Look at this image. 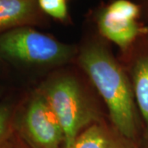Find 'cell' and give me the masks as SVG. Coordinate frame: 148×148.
<instances>
[{
	"instance_id": "1",
	"label": "cell",
	"mask_w": 148,
	"mask_h": 148,
	"mask_svg": "<svg viewBox=\"0 0 148 148\" xmlns=\"http://www.w3.org/2000/svg\"><path fill=\"white\" fill-rule=\"evenodd\" d=\"M78 62L106 104L113 127L138 144L140 122L132 82L120 64L97 42L82 49Z\"/></svg>"
},
{
	"instance_id": "2",
	"label": "cell",
	"mask_w": 148,
	"mask_h": 148,
	"mask_svg": "<svg viewBox=\"0 0 148 148\" xmlns=\"http://www.w3.org/2000/svg\"><path fill=\"white\" fill-rule=\"evenodd\" d=\"M39 90L62 127L64 147H68L86 128L101 122L95 106L75 77L60 74L45 82Z\"/></svg>"
},
{
	"instance_id": "3",
	"label": "cell",
	"mask_w": 148,
	"mask_h": 148,
	"mask_svg": "<svg viewBox=\"0 0 148 148\" xmlns=\"http://www.w3.org/2000/svg\"><path fill=\"white\" fill-rule=\"evenodd\" d=\"M76 49L53 37L24 27L0 34V59L16 65L53 67L66 64Z\"/></svg>"
},
{
	"instance_id": "4",
	"label": "cell",
	"mask_w": 148,
	"mask_h": 148,
	"mask_svg": "<svg viewBox=\"0 0 148 148\" xmlns=\"http://www.w3.org/2000/svg\"><path fill=\"white\" fill-rule=\"evenodd\" d=\"M14 130L29 148H63L64 135L54 113L36 90L16 107Z\"/></svg>"
},
{
	"instance_id": "5",
	"label": "cell",
	"mask_w": 148,
	"mask_h": 148,
	"mask_svg": "<svg viewBox=\"0 0 148 148\" xmlns=\"http://www.w3.org/2000/svg\"><path fill=\"white\" fill-rule=\"evenodd\" d=\"M97 25L101 35L123 50L127 49L138 36L148 30V28L142 27L138 21L120 16L107 7L99 12Z\"/></svg>"
},
{
	"instance_id": "6",
	"label": "cell",
	"mask_w": 148,
	"mask_h": 148,
	"mask_svg": "<svg viewBox=\"0 0 148 148\" xmlns=\"http://www.w3.org/2000/svg\"><path fill=\"white\" fill-rule=\"evenodd\" d=\"M42 16L38 1L0 0V34L38 24Z\"/></svg>"
},
{
	"instance_id": "7",
	"label": "cell",
	"mask_w": 148,
	"mask_h": 148,
	"mask_svg": "<svg viewBox=\"0 0 148 148\" xmlns=\"http://www.w3.org/2000/svg\"><path fill=\"white\" fill-rule=\"evenodd\" d=\"M64 148H139L114 127L99 122L86 128L69 147Z\"/></svg>"
},
{
	"instance_id": "8",
	"label": "cell",
	"mask_w": 148,
	"mask_h": 148,
	"mask_svg": "<svg viewBox=\"0 0 148 148\" xmlns=\"http://www.w3.org/2000/svg\"><path fill=\"white\" fill-rule=\"evenodd\" d=\"M131 76L136 105L145 125L143 142L139 148H148V54L137 58L132 65Z\"/></svg>"
},
{
	"instance_id": "9",
	"label": "cell",
	"mask_w": 148,
	"mask_h": 148,
	"mask_svg": "<svg viewBox=\"0 0 148 148\" xmlns=\"http://www.w3.org/2000/svg\"><path fill=\"white\" fill-rule=\"evenodd\" d=\"M16 107L11 101L0 102V148H3L15 134L14 116Z\"/></svg>"
},
{
	"instance_id": "10",
	"label": "cell",
	"mask_w": 148,
	"mask_h": 148,
	"mask_svg": "<svg viewBox=\"0 0 148 148\" xmlns=\"http://www.w3.org/2000/svg\"><path fill=\"white\" fill-rule=\"evenodd\" d=\"M39 7L43 13L60 21L69 17L68 3L65 0H39Z\"/></svg>"
},
{
	"instance_id": "11",
	"label": "cell",
	"mask_w": 148,
	"mask_h": 148,
	"mask_svg": "<svg viewBox=\"0 0 148 148\" xmlns=\"http://www.w3.org/2000/svg\"><path fill=\"white\" fill-rule=\"evenodd\" d=\"M107 7L112 12L133 21H138L141 13L140 6L127 0H117Z\"/></svg>"
},
{
	"instance_id": "12",
	"label": "cell",
	"mask_w": 148,
	"mask_h": 148,
	"mask_svg": "<svg viewBox=\"0 0 148 148\" xmlns=\"http://www.w3.org/2000/svg\"><path fill=\"white\" fill-rule=\"evenodd\" d=\"M3 148H29L26 144L21 141L20 138L17 137L16 133L13 135V137L11 138L10 141L7 143Z\"/></svg>"
},
{
	"instance_id": "13",
	"label": "cell",
	"mask_w": 148,
	"mask_h": 148,
	"mask_svg": "<svg viewBox=\"0 0 148 148\" xmlns=\"http://www.w3.org/2000/svg\"><path fill=\"white\" fill-rule=\"evenodd\" d=\"M3 88L0 86V97H1V95L3 94Z\"/></svg>"
}]
</instances>
